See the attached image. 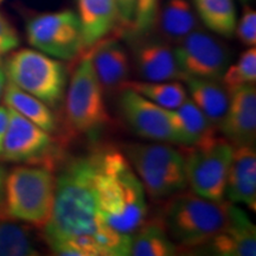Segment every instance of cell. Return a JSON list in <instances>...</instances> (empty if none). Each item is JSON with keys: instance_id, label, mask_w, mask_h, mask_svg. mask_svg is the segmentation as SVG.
<instances>
[{"instance_id": "cell-1", "label": "cell", "mask_w": 256, "mask_h": 256, "mask_svg": "<svg viewBox=\"0 0 256 256\" xmlns=\"http://www.w3.org/2000/svg\"><path fill=\"white\" fill-rule=\"evenodd\" d=\"M51 242L66 238H92L104 256L130 255V235L121 234L104 223L94 188L92 154L72 158L56 178L54 209L43 229Z\"/></svg>"}, {"instance_id": "cell-2", "label": "cell", "mask_w": 256, "mask_h": 256, "mask_svg": "<svg viewBox=\"0 0 256 256\" xmlns=\"http://www.w3.org/2000/svg\"><path fill=\"white\" fill-rule=\"evenodd\" d=\"M94 188L102 220L132 235L146 220V192L126 156L113 147L92 152Z\"/></svg>"}, {"instance_id": "cell-3", "label": "cell", "mask_w": 256, "mask_h": 256, "mask_svg": "<svg viewBox=\"0 0 256 256\" xmlns=\"http://www.w3.org/2000/svg\"><path fill=\"white\" fill-rule=\"evenodd\" d=\"M229 202H212L194 192L180 191L170 197L162 222L176 244L203 247L228 222Z\"/></svg>"}, {"instance_id": "cell-4", "label": "cell", "mask_w": 256, "mask_h": 256, "mask_svg": "<svg viewBox=\"0 0 256 256\" xmlns=\"http://www.w3.org/2000/svg\"><path fill=\"white\" fill-rule=\"evenodd\" d=\"M55 190L52 170L38 165L14 168L5 174L4 180L8 217L43 229L52 214Z\"/></svg>"}, {"instance_id": "cell-5", "label": "cell", "mask_w": 256, "mask_h": 256, "mask_svg": "<svg viewBox=\"0 0 256 256\" xmlns=\"http://www.w3.org/2000/svg\"><path fill=\"white\" fill-rule=\"evenodd\" d=\"M124 154L132 165L146 194L165 200L188 186L184 156L168 142L130 144Z\"/></svg>"}, {"instance_id": "cell-6", "label": "cell", "mask_w": 256, "mask_h": 256, "mask_svg": "<svg viewBox=\"0 0 256 256\" xmlns=\"http://www.w3.org/2000/svg\"><path fill=\"white\" fill-rule=\"evenodd\" d=\"M6 78L50 108H58L68 83L66 66L58 60L34 49L14 51L5 63Z\"/></svg>"}, {"instance_id": "cell-7", "label": "cell", "mask_w": 256, "mask_h": 256, "mask_svg": "<svg viewBox=\"0 0 256 256\" xmlns=\"http://www.w3.org/2000/svg\"><path fill=\"white\" fill-rule=\"evenodd\" d=\"M104 89L86 54L74 70L64 95V119L74 134L95 136L110 122Z\"/></svg>"}, {"instance_id": "cell-8", "label": "cell", "mask_w": 256, "mask_h": 256, "mask_svg": "<svg viewBox=\"0 0 256 256\" xmlns=\"http://www.w3.org/2000/svg\"><path fill=\"white\" fill-rule=\"evenodd\" d=\"M184 156L188 185L198 196L223 202L234 146L226 138L216 136L200 144L180 147Z\"/></svg>"}, {"instance_id": "cell-9", "label": "cell", "mask_w": 256, "mask_h": 256, "mask_svg": "<svg viewBox=\"0 0 256 256\" xmlns=\"http://www.w3.org/2000/svg\"><path fill=\"white\" fill-rule=\"evenodd\" d=\"M30 46L58 60L76 58L84 50L78 16L72 10L40 14L26 23Z\"/></svg>"}, {"instance_id": "cell-10", "label": "cell", "mask_w": 256, "mask_h": 256, "mask_svg": "<svg viewBox=\"0 0 256 256\" xmlns=\"http://www.w3.org/2000/svg\"><path fill=\"white\" fill-rule=\"evenodd\" d=\"M2 158L11 162L52 170L60 159V148L51 133L8 108Z\"/></svg>"}, {"instance_id": "cell-11", "label": "cell", "mask_w": 256, "mask_h": 256, "mask_svg": "<svg viewBox=\"0 0 256 256\" xmlns=\"http://www.w3.org/2000/svg\"><path fill=\"white\" fill-rule=\"evenodd\" d=\"M179 69L188 78L220 81L232 60L226 44L206 31H192L174 48Z\"/></svg>"}, {"instance_id": "cell-12", "label": "cell", "mask_w": 256, "mask_h": 256, "mask_svg": "<svg viewBox=\"0 0 256 256\" xmlns=\"http://www.w3.org/2000/svg\"><path fill=\"white\" fill-rule=\"evenodd\" d=\"M119 106L130 130L144 139L179 145V139L168 119L165 108L128 88H121Z\"/></svg>"}, {"instance_id": "cell-13", "label": "cell", "mask_w": 256, "mask_h": 256, "mask_svg": "<svg viewBox=\"0 0 256 256\" xmlns=\"http://www.w3.org/2000/svg\"><path fill=\"white\" fill-rule=\"evenodd\" d=\"M232 145H255L256 142V88L246 84L230 94L228 110L218 124Z\"/></svg>"}, {"instance_id": "cell-14", "label": "cell", "mask_w": 256, "mask_h": 256, "mask_svg": "<svg viewBox=\"0 0 256 256\" xmlns=\"http://www.w3.org/2000/svg\"><path fill=\"white\" fill-rule=\"evenodd\" d=\"M206 246L212 255L255 256L256 228L244 211L229 202L228 222Z\"/></svg>"}, {"instance_id": "cell-15", "label": "cell", "mask_w": 256, "mask_h": 256, "mask_svg": "<svg viewBox=\"0 0 256 256\" xmlns=\"http://www.w3.org/2000/svg\"><path fill=\"white\" fill-rule=\"evenodd\" d=\"M133 62L136 72L145 81H185L174 48L162 40H136Z\"/></svg>"}, {"instance_id": "cell-16", "label": "cell", "mask_w": 256, "mask_h": 256, "mask_svg": "<svg viewBox=\"0 0 256 256\" xmlns=\"http://www.w3.org/2000/svg\"><path fill=\"white\" fill-rule=\"evenodd\" d=\"M88 50L92 69L104 92L119 89L130 75V58L119 40L104 37Z\"/></svg>"}, {"instance_id": "cell-17", "label": "cell", "mask_w": 256, "mask_h": 256, "mask_svg": "<svg viewBox=\"0 0 256 256\" xmlns=\"http://www.w3.org/2000/svg\"><path fill=\"white\" fill-rule=\"evenodd\" d=\"M226 197L232 204H246L256 211L255 145L235 146L226 184Z\"/></svg>"}, {"instance_id": "cell-18", "label": "cell", "mask_w": 256, "mask_h": 256, "mask_svg": "<svg viewBox=\"0 0 256 256\" xmlns=\"http://www.w3.org/2000/svg\"><path fill=\"white\" fill-rule=\"evenodd\" d=\"M78 6L84 50L110 36L120 25L114 0H78Z\"/></svg>"}, {"instance_id": "cell-19", "label": "cell", "mask_w": 256, "mask_h": 256, "mask_svg": "<svg viewBox=\"0 0 256 256\" xmlns=\"http://www.w3.org/2000/svg\"><path fill=\"white\" fill-rule=\"evenodd\" d=\"M153 28L168 44L177 46L198 28V18L188 0H166L159 5Z\"/></svg>"}, {"instance_id": "cell-20", "label": "cell", "mask_w": 256, "mask_h": 256, "mask_svg": "<svg viewBox=\"0 0 256 256\" xmlns=\"http://www.w3.org/2000/svg\"><path fill=\"white\" fill-rule=\"evenodd\" d=\"M168 119L177 134L180 146H192L215 136V126L190 98L174 110H166Z\"/></svg>"}, {"instance_id": "cell-21", "label": "cell", "mask_w": 256, "mask_h": 256, "mask_svg": "<svg viewBox=\"0 0 256 256\" xmlns=\"http://www.w3.org/2000/svg\"><path fill=\"white\" fill-rule=\"evenodd\" d=\"M188 98L200 108L215 127H218L220 120L228 110L230 95L222 83L216 80L188 78L185 80Z\"/></svg>"}, {"instance_id": "cell-22", "label": "cell", "mask_w": 256, "mask_h": 256, "mask_svg": "<svg viewBox=\"0 0 256 256\" xmlns=\"http://www.w3.org/2000/svg\"><path fill=\"white\" fill-rule=\"evenodd\" d=\"M2 95H4V104L6 107L23 115L24 118L43 128L46 132L51 134L56 132L58 126L57 118L49 106L40 98L24 92L23 89L18 88L10 81L6 83Z\"/></svg>"}, {"instance_id": "cell-23", "label": "cell", "mask_w": 256, "mask_h": 256, "mask_svg": "<svg viewBox=\"0 0 256 256\" xmlns=\"http://www.w3.org/2000/svg\"><path fill=\"white\" fill-rule=\"evenodd\" d=\"M177 250V244L170 238L162 220H145L130 235V255L172 256Z\"/></svg>"}, {"instance_id": "cell-24", "label": "cell", "mask_w": 256, "mask_h": 256, "mask_svg": "<svg viewBox=\"0 0 256 256\" xmlns=\"http://www.w3.org/2000/svg\"><path fill=\"white\" fill-rule=\"evenodd\" d=\"M194 6L209 30L222 37L234 36L238 23L234 0H194Z\"/></svg>"}, {"instance_id": "cell-25", "label": "cell", "mask_w": 256, "mask_h": 256, "mask_svg": "<svg viewBox=\"0 0 256 256\" xmlns=\"http://www.w3.org/2000/svg\"><path fill=\"white\" fill-rule=\"evenodd\" d=\"M128 88L166 110H174L188 98L186 88L179 81H124Z\"/></svg>"}, {"instance_id": "cell-26", "label": "cell", "mask_w": 256, "mask_h": 256, "mask_svg": "<svg viewBox=\"0 0 256 256\" xmlns=\"http://www.w3.org/2000/svg\"><path fill=\"white\" fill-rule=\"evenodd\" d=\"M37 255L40 252L28 226L11 218H0V256Z\"/></svg>"}, {"instance_id": "cell-27", "label": "cell", "mask_w": 256, "mask_h": 256, "mask_svg": "<svg viewBox=\"0 0 256 256\" xmlns=\"http://www.w3.org/2000/svg\"><path fill=\"white\" fill-rule=\"evenodd\" d=\"M256 81V49L248 48L241 54L236 63L226 68L220 82L228 94H232L236 89L246 84H255Z\"/></svg>"}, {"instance_id": "cell-28", "label": "cell", "mask_w": 256, "mask_h": 256, "mask_svg": "<svg viewBox=\"0 0 256 256\" xmlns=\"http://www.w3.org/2000/svg\"><path fill=\"white\" fill-rule=\"evenodd\" d=\"M159 5L160 0H136L133 22L126 30L134 40L145 37L153 30Z\"/></svg>"}, {"instance_id": "cell-29", "label": "cell", "mask_w": 256, "mask_h": 256, "mask_svg": "<svg viewBox=\"0 0 256 256\" xmlns=\"http://www.w3.org/2000/svg\"><path fill=\"white\" fill-rule=\"evenodd\" d=\"M243 46L250 48L256 44V12L250 6L244 5V10L238 23H236L235 32Z\"/></svg>"}, {"instance_id": "cell-30", "label": "cell", "mask_w": 256, "mask_h": 256, "mask_svg": "<svg viewBox=\"0 0 256 256\" xmlns=\"http://www.w3.org/2000/svg\"><path fill=\"white\" fill-rule=\"evenodd\" d=\"M19 46V36L16 28L0 14V52L6 54Z\"/></svg>"}, {"instance_id": "cell-31", "label": "cell", "mask_w": 256, "mask_h": 256, "mask_svg": "<svg viewBox=\"0 0 256 256\" xmlns=\"http://www.w3.org/2000/svg\"><path fill=\"white\" fill-rule=\"evenodd\" d=\"M119 14L120 26L127 28L130 26L136 10V0H114Z\"/></svg>"}, {"instance_id": "cell-32", "label": "cell", "mask_w": 256, "mask_h": 256, "mask_svg": "<svg viewBox=\"0 0 256 256\" xmlns=\"http://www.w3.org/2000/svg\"><path fill=\"white\" fill-rule=\"evenodd\" d=\"M8 124V108L6 106H0V158L2 153V145H4V138Z\"/></svg>"}, {"instance_id": "cell-33", "label": "cell", "mask_w": 256, "mask_h": 256, "mask_svg": "<svg viewBox=\"0 0 256 256\" xmlns=\"http://www.w3.org/2000/svg\"><path fill=\"white\" fill-rule=\"evenodd\" d=\"M5 170L0 166V218H8L5 210L4 202V180H5Z\"/></svg>"}, {"instance_id": "cell-34", "label": "cell", "mask_w": 256, "mask_h": 256, "mask_svg": "<svg viewBox=\"0 0 256 256\" xmlns=\"http://www.w3.org/2000/svg\"><path fill=\"white\" fill-rule=\"evenodd\" d=\"M6 74H5V70L2 68V66H0V98L2 96V92H4V89H5V86H6Z\"/></svg>"}, {"instance_id": "cell-35", "label": "cell", "mask_w": 256, "mask_h": 256, "mask_svg": "<svg viewBox=\"0 0 256 256\" xmlns=\"http://www.w3.org/2000/svg\"><path fill=\"white\" fill-rule=\"evenodd\" d=\"M241 2H244V4H247V2H249V0H241Z\"/></svg>"}, {"instance_id": "cell-36", "label": "cell", "mask_w": 256, "mask_h": 256, "mask_svg": "<svg viewBox=\"0 0 256 256\" xmlns=\"http://www.w3.org/2000/svg\"><path fill=\"white\" fill-rule=\"evenodd\" d=\"M0 55H2V52H0ZM0 62H2V60H0Z\"/></svg>"}, {"instance_id": "cell-37", "label": "cell", "mask_w": 256, "mask_h": 256, "mask_svg": "<svg viewBox=\"0 0 256 256\" xmlns=\"http://www.w3.org/2000/svg\"><path fill=\"white\" fill-rule=\"evenodd\" d=\"M2 2V0H0V2Z\"/></svg>"}]
</instances>
